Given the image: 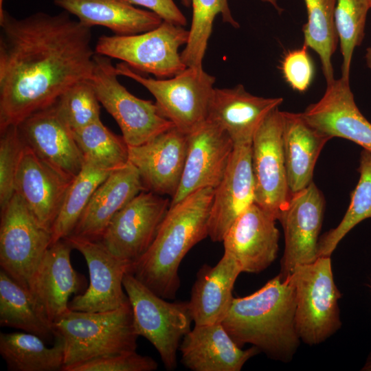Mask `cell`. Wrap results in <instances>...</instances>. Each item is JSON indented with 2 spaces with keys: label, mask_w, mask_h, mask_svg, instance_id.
I'll use <instances>...</instances> for the list:
<instances>
[{
  "label": "cell",
  "mask_w": 371,
  "mask_h": 371,
  "mask_svg": "<svg viewBox=\"0 0 371 371\" xmlns=\"http://www.w3.org/2000/svg\"><path fill=\"white\" fill-rule=\"evenodd\" d=\"M91 28L63 11L16 19L0 12V131L55 104L75 83L90 79Z\"/></svg>",
  "instance_id": "cell-1"
},
{
  "label": "cell",
  "mask_w": 371,
  "mask_h": 371,
  "mask_svg": "<svg viewBox=\"0 0 371 371\" xmlns=\"http://www.w3.org/2000/svg\"><path fill=\"white\" fill-rule=\"evenodd\" d=\"M295 288L280 274L254 293L234 297L222 325L240 348L251 344L269 357L290 361L300 345Z\"/></svg>",
  "instance_id": "cell-2"
},
{
  "label": "cell",
  "mask_w": 371,
  "mask_h": 371,
  "mask_svg": "<svg viewBox=\"0 0 371 371\" xmlns=\"http://www.w3.org/2000/svg\"><path fill=\"white\" fill-rule=\"evenodd\" d=\"M214 192L212 188L201 189L170 205L153 243L131 265L130 273L164 299L175 298L182 260L208 236Z\"/></svg>",
  "instance_id": "cell-3"
},
{
  "label": "cell",
  "mask_w": 371,
  "mask_h": 371,
  "mask_svg": "<svg viewBox=\"0 0 371 371\" xmlns=\"http://www.w3.org/2000/svg\"><path fill=\"white\" fill-rule=\"evenodd\" d=\"M64 345V367L93 359L136 351L137 335L129 300L100 312L70 308L54 322Z\"/></svg>",
  "instance_id": "cell-4"
},
{
  "label": "cell",
  "mask_w": 371,
  "mask_h": 371,
  "mask_svg": "<svg viewBox=\"0 0 371 371\" xmlns=\"http://www.w3.org/2000/svg\"><path fill=\"white\" fill-rule=\"evenodd\" d=\"M295 288V328L301 341L319 344L341 327V293L333 278L330 256L297 266L290 275Z\"/></svg>",
  "instance_id": "cell-5"
},
{
  "label": "cell",
  "mask_w": 371,
  "mask_h": 371,
  "mask_svg": "<svg viewBox=\"0 0 371 371\" xmlns=\"http://www.w3.org/2000/svg\"><path fill=\"white\" fill-rule=\"evenodd\" d=\"M115 67L119 76L144 86L155 98L161 114L183 133L189 134L207 120L216 79L203 67H187L163 79L144 77L123 62Z\"/></svg>",
  "instance_id": "cell-6"
},
{
  "label": "cell",
  "mask_w": 371,
  "mask_h": 371,
  "mask_svg": "<svg viewBox=\"0 0 371 371\" xmlns=\"http://www.w3.org/2000/svg\"><path fill=\"white\" fill-rule=\"evenodd\" d=\"M123 285L137 335L155 347L168 370H175L177 351L193 322L188 302L166 301L130 272L126 273Z\"/></svg>",
  "instance_id": "cell-7"
},
{
  "label": "cell",
  "mask_w": 371,
  "mask_h": 371,
  "mask_svg": "<svg viewBox=\"0 0 371 371\" xmlns=\"http://www.w3.org/2000/svg\"><path fill=\"white\" fill-rule=\"evenodd\" d=\"M189 30L163 21L156 28L133 35L101 36L94 48L95 54L122 60L132 69L151 74L163 79L183 71L179 49L185 46Z\"/></svg>",
  "instance_id": "cell-8"
},
{
  "label": "cell",
  "mask_w": 371,
  "mask_h": 371,
  "mask_svg": "<svg viewBox=\"0 0 371 371\" xmlns=\"http://www.w3.org/2000/svg\"><path fill=\"white\" fill-rule=\"evenodd\" d=\"M118 76L110 58L95 54L90 80L100 103L116 121L128 146L143 144L175 126L155 102L133 95Z\"/></svg>",
  "instance_id": "cell-9"
},
{
  "label": "cell",
  "mask_w": 371,
  "mask_h": 371,
  "mask_svg": "<svg viewBox=\"0 0 371 371\" xmlns=\"http://www.w3.org/2000/svg\"><path fill=\"white\" fill-rule=\"evenodd\" d=\"M51 244V231L41 224L14 193L1 209V269L28 288L30 279Z\"/></svg>",
  "instance_id": "cell-10"
},
{
  "label": "cell",
  "mask_w": 371,
  "mask_h": 371,
  "mask_svg": "<svg viewBox=\"0 0 371 371\" xmlns=\"http://www.w3.org/2000/svg\"><path fill=\"white\" fill-rule=\"evenodd\" d=\"M255 203L278 220L291 197L282 146V111L273 109L251 142Z\"/></svg>",
  "instance_id": "cell-11"
},
{
  "label": "cell",
  "mask_w": 371,
  "mask_h": 371,
  "mask_svg": "<svg viewBox=\"0 0 371 371\" xmlns=\"http://www.w3.org/2000/svg\"><path fill=\"white\" fill-rule=\"evenodd\" d=\"M171 200L144 190L112 218L100 241L115 256L133 264L148 249Z\"/></svg>",
  "instance_id": "cell-12"
},
{
  "label": "cell",
  "mask_w": 371,
  "mask_h": 371,
  "mask_svg": "<svg viewBox=\"0 0 371 371\" xmlns=\"http://www.w3.org/2000/svg\"><path fill=\"white\" fill-rule=\"evenodd\" d=\"M65 239L86 260L89 284L69 303L73 311L100 312L114 310L128 301L123 280L132 264L113 254L100 240L69 235Z\"/></svg>",
  "instance_id": "cell-13"
},
{
  "label": "cell",
  "mask_w": 371,
  "mask_h": 371,
  "mask_svg": "<svg viewBox=\"0 0 371 371\" xmlns=\"http://www.w3.org/2000/svg\"><path fill=\"white\" fill-rule=\"evenodd\" d=\"M324 207V197L313 181L306 188L291 194L278 218L284 236L279 273L282 278L290 276L297 266L313 262L318 258L317 245Z\"/></svg>",
  "instance_id": "cell-14"
},
{
  "label": "cell",
  "mask_w": 371,
  "mask_h": 371,
  "mask_svg": "<svg viewBox=\"0 0 371 371\" xmlns=\"http://www.w3.org/2000/svg\"><path fill=\"white\" fill-rule=\"evenodd\" d=\"M188 135L185 166L170 205L196 190L215 189L221 181L234 144L227 132L218 124L206 120Z\"/></svg>",
  "instance_id": "cell-15"
},
{
  "label": "cell",
  "mask_w": 371,
  "mask_h": 371,
  "mask_svg": "<svg viewBox=\"0 0 371 371\" xmlns=\"http://www.w3.org/2000/svg\"><path fill=\"white\" fill-rule=\"evenodd\" d=\"M188 135L175 126L148 142L129 146V162L137 170L145 190L172 198L181 180Z\"/></svg>",
  "instance_id": "cell-16"
},
{
  "label": "cell",
  "mask_w": 371,
  "mask_h": 371,
  "mask_svg": "<svg viewBox=\"0 0 371 371\" xmlns=\"http://www.w3.org/2000/svg\"><path fill=\"white\" fill-rule=\"evenodd\" d=\"M276 221L254 203L227 231L222 241L224 252L236 261L242 272L260 273L276 260L280 236Z\"/></svg>",
  "instance_id": "cell-17"
},
{
  "label": "cell",
  "mask_w": 371,
  "mask_h": 371,
  "mask_svg": "<svg viewBox=\"0 0 371 371\" xmlns=\"http://www.w3.org/2000/svg\"><path fill=\"white\" fill-rule=\"evenodd\" d=\"M313 127L330 136L350 140L371 151V123L357 107L350 80L326 83L322 97L302 113Z\"/></svg>",
  "instance_id": "cell-18"
},
{
  "label": "cell",
  "mask_w": 371,
  "mask_h": 371,
  "mask_svg": "<svg viewBox=\"0 0 371 371\" xmlns=\"http://www.w3.org/2000/svg\"><path fill=\"white\" fill-rule=\"evenodd\" d=\"M255 203L251 144H235L225 175L214 189L208 236L222 242L230 226Z\"/></svg>",
  "instance_id": "cell-19"
},
{
  "label": "cell",
  "mask_w": 371,
  "mask_h": 371,
  "mask_svg": "<svg viewBox=\"0 0 371 371\" xmlns=\"http://www.w3.org/2000/svg\"><path fill=\"white\" fill-rule=\"evenodd\" d=\"M18 128L24 143L47 164L70 179L80 172L84 155L54 105L33 113Z\"/></svg>",
  "instance_id": "cell-20"
},
{
  "label": "cell",
  "mask_w": 371,
  "mask_h": 371,
  "mask_svg": "<svg viewBox=\"0 0 371 371\" xmlns=\"http://www.w3.org/2000/svg\"><path fill=\"white\" fill-rule=\"evenodd\" d=\"M73 179L47 164L25 144L14 193L41 224L51 231Z\"/></svg>",
  "instance_id": "cell-21"
},
{
  "label": "cell",
  "mask_w": 371,
  "mask_h": 371,
  "mask_svg": "<svg viewBox=\"0 0 371 371\" xmlns=\"http://www.w3.org/2000/svg\"><path fill=\"white\" fill-rule=\"evenodd\" d=\"M72 249L66 239L52 244L28 282V289L53 322L69 309L70 296L83 286L82 276L71 265Z\"/></svg>",
  "instance_id": "cell-22"
},
{
  "label": "cell",
  "mask_w": 371,
  "mask_h": 371,
  "mask_svg": "<svg viewBox=\"0 0 371 371\" xmlns=\"http://www.w3.org/2000/svg\"><path fill=\"white\" fill-rule=\"evenodd\" d=\"M282 102V98L253 95L243 85L233 88H215L207 120L224 129L234 145L251 144L262 121Z\"/></svg>",
  "instance_id": "cell-23"
},
{
  "label": "cell",
  "mask_w": 371,
  "mask_h": 371,
  "mask_svg": "<svg viewBox=\"0 0 371 371\" xmlns=\"http://www.w3.org/2000/svg\"><path fill=\"white\" fill-rule=\"evenodd\" d=\"M181 363L193 371H240L260 350H242L221 323L194 325L179 346Z\"/></svg>",
  "instance_id": "cell-24"
},
{
  "label": "cell",
  "mask_w": 371,
  "mask_h": 371,
  "mask_svg": "<svg viewBox=\"0 0 371 371\" xmlns=\"http://www.w3.org/2000/svg\"><path fill=\"white\" fill-rule=\"evenodd\" d=\"M145 188L130 162L113 170L98 187L70 235L100 240L115 214Z\"/></svg>",
  "instance_id": "cell-25"
},
{
  "label": "cell",
  "mask_w": 371,
  "mask_h": 371,
  "mask_svg": "<svg viewBox=\"0 0 371 371\" xmlns=\"http://www.w3.org/2000/svg\"><path fill=\"white\" fill-rule=\"evenodd\" d=\"M240 273L236 261L225 252L215 266L205 265L200 269L188 301L194 325L223 322L231 306L233 288Z\"/></svg>",
  "instance_id": "cell-26"
},
{
  "label": "cell",
  "mask_w": 371,
  "mask_h": 371,
  "mask_svg": "<svg viewBox=\"0 0 371 371\" xmlns=\"http://www.w3.org/2000/svg\"><path fill=\"white\" fill-rule=\"evenodd\" d=\"M330 139L311 125L302 113L282 111V146L291 194L313 181L317 159Z\"/></svg>",
  "instance_id": "cell-27"
},
{
  "label": "cell",
  "mask_w": 371,
  "mask_h": 371,
  "mask_svg": "<svg viewBox=\"0 0 371 371\" xmlns=\"http://www.w3.org/2000/svg\"><path fill=\"white\" fill-rule=\"evenodd\" d=\"M84 25L103 26L116 35H133L157 27L163 19L150 10L136 8L130 0H54Z\"/></svg>",
  "instance_id": "cell-28"
},
{
  "label": "cell",
  "mask_w": 371,
  "mask_h": 371,
  "mask_svg": "<svg viewBox=\"0 0 371 371\" xmlns=\"http://www.w3.org/2000/svg\"><path fill=\"white\" fill-rule=\"evenodd\" d=\"M0 325L34 334L46 341L56 337L54 322L30 289L0 270Z\"/></svg>",
  "instance_id": "cell-29"
},
{
  "label": "cell",
  "mask_w": 371,
  "mask_h": 371,
  "mask_svg": "<svg viewBox=\"0 0 371 371\" xmlns=\"http://www.w3.org/2000/svg\"><path fill=\"white\" fill-rule=\"evenodd\" d=\"M52 346L34 334L18 331L0 333V355L9 371H57L65 364L63 340Z\"/></svg>",
  "instance_id": "cell-30"
},
{
  "label": "cell",
  "mask_w": 371,
  "mask_h": 371,
  "mask_svg": "<svg viewBox=\"0 0 371 371\" xmlns=\"http://www.w3.org/2000/svg\"><path fill=\"white\" fill-rule=\"evenodd\" d=\"M111 172L85 159L80 172L74 177L66 192L52 227V244L72 233L94 192Z\"/></svg>",
  "instance_id": "cell-31"
},
{
  "label": "cell",
  "mask_w": 371,
  "mask_h": 371,
  "mask_svg": "<svg viewBox=\"0 0 371 371\" xmlns=\"http://www.w3.org/2000/svg\"><path fill=\"white\" fill-rule=\"evenodd\" d=\"M337 0H304L307 21L302 27L304 45L319 56L326 83L335 78L331 58L337 47L335 24Z\"/></svg>",
  "instance_id": "cell-32"
},
{
  "label": "cell",
  "mask_w": 371,
  "mask_h": 371,
  "mask_svg": "<svg viewBox=\"0 0 371 371\" xmlns=\"http://www.w3.org/2000/svg\"><path fill=\"white\" fill-rule=\"evenodd\" d=\"M359 179L350 203L339 225L318 241L317 256H330L343 238L360 222L371 218V151L363 148L358 168Z\"/></svg>",
  "instance_id": "cell-33"
},
{
  "label": "cell",
  "mask_w": 371,
  "mask_h": 371,
  "mask_svg": "<svg viewBox=\"0 0 371 371\" xmlns=\"http://www.w3.org/2000/svg\"><path fill=\"white\" fill-rule=\"evenodd\" d=\"M192 18L189 37L181 57L187 67H203V60L211 36L215 17L235 28L240 27L230 11L227 0H191Z\"/></svg>",
  "instance_id": "cell-34"
},
{
  "label": "cell",
  "mask_w": 371,
  "mask_h": 371,
  "mask_svg": "<svg viewBox=\"0 0 371 371\" xmlns=\"http://www.w3.org/2000/svg\"><path fill=\"white\" fill-rule=\"evenodd\" d=\"M73 134L84 159L100 168L113 171L129 162V146L122 135L113 133L100 120Z\"/></svg>",
  "instance_id": "cell-35"
},
{
  "label": "cell",
  "mask_w": 371,
  "mask_h": 371,
  "mask_svg": "<svg viewBox=\"0 0 371 371\" xmlns=\"http://www.w3.org/2000/svg\"><path fill=\"white\" fill-rule=\"evenodd\" d=\"M368 0H337L335 24L343 58L342 78L350 80L354 50L363 42Z\"/></svg>",
  "instance_id": "cell-36"
},
{
  "label": "cell",
  "mask_w": 371,
  "mask_h": 371,
  "mask_svg": "<svg viewBox=\"0 0 371 371\" xmlns=\"http://www.w3.org/2000/svg\"><path fill=\"white\" fill-rule=\"evenodd\" d=\"M99 103L91 82L88 79L69 87L54 105L61 120L75 131L100 120Z\"/></svg>",
  "instance_id": "cell-37"
},
{
  "label": "cell",
  "mask_w": 371,
  "mask_h": 371,
  "mask_svg": "<svg viewBox=\"0 0 371 371\" xmlns=\"http://www.w3.org/2000/svg\"><path fill=\"white\" fill-rule=\"evenodd\" d=\"M0 207L3 208L14 194L16 173L21 161L25 143L18 126L0 131Z\"/></svg>",
  "instance_id": "cell-38"
},
{
  "label": "cell",
  "mask_w": 371,
  "mask_h": 371,
  "mask_svg": "<svg viewBox=\"0 0 371 371\" xmlns=\"http://www.w3.org/2000/svg\"><path fill=\"white\" fill-rule=\"evenodd\" d=\"M158 363L149 356L136 351L93 359L66 366L63 371H154Z\"/></svg>",
  "instance_id": "cell-39"
},
{
  "label": "cell",
  "mask_w": 371,
  "mask_h": 371,
  "mask_svg": "<svg viewBox=\"0 0 371 371\" xmlns=\"http://www.w3.org/2000/svg\"><path fill=\"white\" fill-rule=\"evenodd\" d=\"M308 47H302L287 52L281 63V71L286 82L295 91L305 92L311 86L315 67L308 53Z\"/></svg>",
  "instance_id": "cell-40"
},
{
  "label": "cell",
  "mask_w": 371,
  "mask_h": 371,
  "mask_svg": "<svg viewBox=\"0 0 371 371\" xmlns=\"http://www.w3.org/2000/svg\"><path fill=\"white\" fill-rule=\"evenodd\" d=\"M134 5L148 8L164 21L185 26L187 19L173 0H130Z\"/></svg>",
  "instance_id": "cell-41"
},
{
  "label": "cell",
  "mask_w": 371,
  "mask_h": 371,
  "mask_svg": "<svg viewBox=\"0 0 371 371\" xmlns=\"http://www.w3.org/2000/svg\"><path fill=\"white\" fill-rule=\"evenodd\" d=\"M365 59L367 67L371 71V46L366 49Z\"/></svg>",
  "instance_id": "cell-42"
},
{
  "label": "cell",
  "mask_w": 371,
  "mask_h": 371,
  "mask_svg": "<svg viewBox=\"0 0 371 371\" xmlns=\"http://www.w3.org/2000/svg\"><path fill=\"white\" fill-rule=\"evenodd\" d=\"M363 371H371V352L368 355L364 366L362 367Z\"/></svg>",
  "instance_id": "cell-43"
},
{
  "label": "cell",
  "mask_w": 371,
  "mask_h": 371,
  "mask_svg": "<svg viewBox=\"0 0 371 371\" xmlns=\"http://www.w3.org/2000/svg\"><path fill=\"white\" fill-rule=\"evenodd\" d=\"M263 2L269 3L272 5L279 13H281L282 9L278 5L277 0H261Z\"/></svg>",
  "instance_id": "cell-44"
},
{
  "label": "cell",
  "mask_w": 371,
  "mask_h": 371,
  "mask_svg": "<svg viewBox=\"0 0 371 371\" xmlns=\"http://www.w3.org/2000/svg\"><path fill=\"white\" fill-rule=\"evenodd\" d=\"M182 4L186 8H189L191 5V0H181Z\"/></svg>",
  "instance_id": "cell-45"
},
{
  "label": "cell",
  "mask_w": 371,
  "mask_h": 371,
  "mask_svg": "<svg viewBox=\"0 0 371 371\" xmlns=\"http://www.w3.org/2000/svg\"><path fill=\"white\" fill-rule=\"evenodd\" d=\"M3 0H0V12H1L3 8Z\"/></svg>",
  "instance_id": "cell-46"
},
{
  "label": "cell",
  "mask_w": 371,
  "mask_h": 371,
  "mask_svg": "<svg viewBox=\"0 0 371 371\" xmlns=\"http://www.w3.org/2000/svg\"><path fill=\"white\" fill-rule=\"evenodd\" d=\"M368 2H369V5H370V9H371V0H368Z\"/></svg>",
  "instance_id": "cell-47"
}]
</instances>
